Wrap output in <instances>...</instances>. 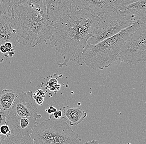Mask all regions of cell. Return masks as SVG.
<instances>
[{
    "label": "cell",
    "mask_w": 146,
    "mask_h": 144,
    "mask_svg": "<svg viewBox=\"0 0 146 144\" xmlns=\"http://www.w3.org/2000/svg\"><path fill=\"white\" fill-rule=\"evenodd\" d=\"M144 23H146V20L138 21L96 44H87L82 54L83 64L96 70L107 68L114 62H119V54L125 42Z\"/></svg>",
    "instance_id": "3957f363"
},
{
    "label": "cell",
    "mask_w": 146,
    "mask_h": 144,
    "mask_svg": "<svg viewBox=\"0 0 146 144\" xmlns=\"http://www.w3.org/2000/svg\"><path fill=\"white\" fill-rule=\"evenodd\" d=\"M48 88L50 90L56 93L61 88V85L58 82L57 79L54 78L50 79L48 82Z\"/></svg>",
    "instance_id": "ac0fdd59"
},
{
    "label": "cell",
    "mask_w": 146,
    "mask_h": 144,
    "mask_svg": "<svg viewBox=\"0 0 146 144\" xmlns=\"http://www.w3.org/2000/svg\"><path fill=\"white\" fill-rule=\"evenodd\" d=\"M64 115L69 122L71 126H76L84 121L87 113L82 108L66 105L63 108Z\"/></svg>",
    "instance_id": "5bb4252c"
},
{
    "label": "cell",
    "mask_w": 146,
    "mask_h": 144,
    "mask_svg": "<svg viewBox=\"0 0 146 144\" xmlns=\"http://www.w3.org/2000/svg\"><path fill=\"white\" fill-rule=\"evenodd\" d=\"M4 56L0 52V63H2L4 60Z\"/></svg>",
    "instance_id": "f1b7e54d"
},
{
    "label": "cell",
    "mask_w": 146,
    "mask_h": 144,
    "mask_svg": "<svg viewBox=\"0 0 146 144\" xmlns=\"http://www.w3.org/2000/svg\"><path fill=\"white\" fill-rule=\"evenodd\" d=\"M6 122V111L0 107V126L5 124Z\"/></svg>",
    "instance_id": "44dd1931"
},
{
    "label": "cell",
    "mask_w": 146,
    "mask_h": 144,
    "mask_svg": "<svg viewBox=\"0 0 146 144\" xmlns=\"http://www.w3.org/2000/svg\"><path fill=\"white\" fill-rule=\"evenodd\" d=\"M34 144H80L82 140L68 125L67 119H55L52 114L36 124L30 135Z\"/></svg>",
    "instance_id": "277c9868"
},
{
    "label": "cell",
    "mask_w": 146,
    "mask_h": 144,
    "mask_svg": "<svg viewBox=\"0 0 146 144\" xmlns=\"http://www.w3.org/2000/svg\"><path fill=\"white\" fill-rule=\"evenodd\" d=\"M36 119L21 117L11 110L6 111V124L10 127L12 135L17 136H30L36 124Z\"/></svg>",
    "instance_id": "ba28073f"
},
{
    "label": "cell",
    "mask_w": 146,
    "mask_h": 144,
    "mask_svg": "<svg viewBox=\"0 0 146 144\" xmlns=\"http://www.w3.org/2000/svg\"><path fill=\"white\" fill-rule=\"evenodd\" d=\"M137 0H111L114 9L117 11H122L129 4L136 1Z\"/></svg>",
    "instance_id": "e0dca14e"
},
{
    "label": "cell",
    "mask_w": 146,
    "mask_h": 144,
    "mask_svg": "<svg viewBox=\"0 0 146 144\" xmlns=\"http://www.w3.org/2000/svg\"><path fill=\"white\" fill-rule=\"evenodd\" d=\"M74 0H45L46 14L53 23L59 21L71 9Z\"/></svg>",
    "instance_id": "8fae6325"
},
{
    "label": "cell",
    "mask_w": 146,
    "mask_h": 144,
    "mask_svg": "<svg viewBox=\"0 0 146 144\" xmlns=\"http://www.w3.org/2000/svg\"><path fill=\"white\" fill-rule=\"evenodd\" d=\"M83 144H100L98 143V141L97 140H91V141H87V142H85Z\"/></svg>",
    "instance_id": "4316f807"
},
{
    "label": "cell",
    "mask_w": 146,
    "mask_h": 144,
    "mask_svg": "<svg viewBox=\"0 0 146 144\" xmlns=\"http://www.w3.org/2000/svg\"><path fill=\"white\" fill-rule=\"evenodd\" d=\"M56 111H57L56 108H54L52 105L49 106V108L45 110L50 115L52 114L53 113L55 112Z\"/></svg>",
    "instance_id": "484cf974"
},
{
    "label": "cell",
    "mask_w": 146,
    "mask_h": 144,
    "mask_svg": "<svg viewBox=\"0 0 146 144\" xmlns=\"http://www.w3.org/2000/svg\"><path fill=\"white\" fill-rule=\"evenodd\" d=\"M53 116L55 119H59L62 116V109H60L59 111H56L55 112L52 114Z\"/></svg>",
    "instance_id": "cb8c5ba5"
},
{
    "label": "cell",
    "mask_w": 146,
    "mask_h": 144,
    "mask_svg": "<svg viewBox=\"0 0 146 144\" xmlns=\"http://www.w3.org/2000/svg\"><path fill=\"white\" fill-rule=\"evenodd\" d=\"M119 62L132 65L146 60V23H143L125 42L119 54Z\"/></svg>",
    "instance_id": "8992f818"
},
{
    "label": "cell",
    "mask_w": 146,
    "mask_h": 144,
    "mask_svg": "<svg viewBox=\"0 0 146 144\" xmlns=\"http://www.w3.org/2000/svg\"><path fill=\"white\" fill-rule=\"evenodd\" d=\"M11 19L21 44L34 48L50 40L53 23L35 9L26 5H16Z\"/></svg>",
    "instance_id": "7a4b0ae2"
},
{
    "label": "cell",
    "mask_w": 146,
    "mask_h": 144,
    "mask_svg": "<svg viewBox=\"0 0 146 144\" xmlns=\"http://www.w3.org/2000/svg\"><path fill=\"white\" fill-rule=\"evenodd\" d=\"M17 94L12 89H4L0 91V107L5 111L11 108Z\"/></svg>",
    "instance_id": "9a60e30c"
},
{
    "label": "cell",
    "mask_w": 146,
    "mask_h": 144,
    "mask_svg": "<svg viewBox=\"0 0 146 144\" xmlns=\"http://www.w3.org/2000/svg\"><path fill=\"white\" fill-rule=\"evenodd\" d=\"M0 134L6 137H9L12 135L10 127L6 124L0 126Z\"/></svg>",
    "instance_id": "d6986e66"
},
{
    "label": "cell",
    "mask_w": 146,
    "mask_h": 144,
    "mask_svg": "<svg viewBox=\"0 0 146 144\" xmlns=\"http://www.w3.org/2000/svg\"><path fill=\"white\" fill-rule=\"evenodd\" d=\"M18 5L29 6L47 16L45 0H0V14L11 18L14 7Z\"/></svg>",
    "instance_id": "30bf717a"
},
{
    "label": "cell",
    "mask_w": 146,
    "mask_h": 144,
    "mask_svg": "<svg viewBox=\"0 0 146 144\" xmlns=\"http://www.w3.org/2000/svg\"><path fill=\"white\" fill-rule=\"evenodd\" d=\"M33 95H38L44 98L46 96L45 92L42 89H38L34 93Z\"/></svg>",
    "instance_id": "d4e9b609"
},
{
    "label": "cell",
    "mask_w": 146,
    "mask_h": 144,
    "mask_svg": "<svg viewBox=\"0 0 146 144\" xmlns=\"http://www.w3.org/2000/svg\"><path fill=\"white\" fill-rule=\"evenodd\" d=\"M72 6L75 10H88L94 17L116 10L111 0H74Z\"/></svg>",
    "instance_id": "9c48e42d"
},
{
    "label": "cell",
    "mask_w": 146,
    "mask_h": 144,
    "mask_svg": "<svg viewBox=\"0 0 146 144\" xmlns=\"http://www.w3.org/2000/svg\"><path fill=\"white\" fill-rule=\"evenodd\" d=\"M6 138L4 136L0 134V144H2L3 142L4 141V139Z\"/></svg>",
    "instance_id": "83f0119b"
},
{
    "label": "cell",
    "mask_w": 146,
    "mask_h": 144,
    "mask_svg": "<svg viewBox=\"0 0 146 144\" xmlns=\"http://www.w3.org/2000/svg\"><path fill=\"white\" fill-rule=\"evenodd\" d=\"M33 95L32 90L21 92L17 94L10 110L20 117L40 119L42 115L37 113L38 109Z\"/></svg>",
    "instance_id": "52a82bcc"
},
{
    "label": "cell",
    "mask_w": 146,
    "mask_h": 144,
    "mask_svg": "<svg viewBox=\"0 0 146 144\" xmlns=\"http://www.w3.org/2000/svg\"><path fill=\"white\" fill-rule=\"evenodd\" d=\"M133 24L116 10L102 14L98 16L87 44H96L113 36Z\"/></svg>",
    "instance_id": "5b68a950"
},
{
    "label": "cell",
    "mask_w": 146,
    "mask_h": 144,
    "mask_svg": "<svg viewBox=\"0 0 146 144\" xmlns=\"http://www.w3.org/2000/svg\"><path fill=\"white\" fill-rule=\"evenodd\" d=\"M7 42L11 43L14 47L17 45V32L12 25L11 18L0 14V45Z\"/></svg>",
    "instance_id": "7c38bea8"
},
{
    "label": "cell",
    "mask_w": 146,
    "mask_h": 144,
    "mask_svg": "<svg viewBox=\"0 0 146 144\" xmlns=\"http://www.w3.org/2000/svg\"><path fill=\"white\" fill-rule=\"evenodd\" d=\"M119 12L133 23L146 20V0H137Z\"/></svg>",
    "instance_id": "4fadbf2b"
},
{
    "label": "cell",
    "mask_w": 146,
    "mask_h": 144,
    "mask_svg": "<svg viewBox=\"0 0 146 144\" xmlns=\"http://www.w3.org/2000/svg\"><path fill=\"white\" fill-rule=\"evenodd\" d=\"M2 144H34L30 136H17L11 135L6 137Z\"/></svg>",
    "instance_id": "2e32d148"
},
{
    "label": "cell",
    "mask_w": 146,
    "mask_h": 144,
    "mask_svg": "<svg viewBox=\"0 0 146 144\" xmlns=\"http://www.w3.org/2000/svg\"><path fill=\"white\" fill-rule=\"evenodd\" d=\"M0 52L1 54H3L4 57L6 58L9 57V54L7 51V49L5 47L4 44L0 45Z\"/></svg>",
    "instance_id": "603a6c76"
},
{
    "label": "cell",
    "mask_w": 146,
    "mask_h": 144,
    "mask_svg": "<svg viewBox=\"0 0 146 144\" xmlns=\"http://www.w3.org/2000/svg\"><path fill=\"white\" fill-rule=\"evenodd\" d=\"M8 54H9V57H13L14 55L15 54V50L14 49L13 45L10 42H7L4 44Z\"/></svg>",
    "instance_id": "ffe728a7"
},
{
    "label": "cell",
    "mask_w": 146,
    "mask_h": 144,
    "mask_svg": "<svg viewBox=\"0 0 146 144\" xmlns=\"http://www.w3.org/2000/svg\"><path fill=\"white\" fill-rule=\"evenodd\" d=\"M98 17L87 10H75L72 6L64 16L53 23L49 44L64 59L63 63L58 64L59 68L67 66L69 62L83 65L82 54Z\"/></svg>",
    "instance_id": "6da1fadb"
},
{
    "label": "cell",
    "mask_w": 146,
    "mask_h": 144,
    "mask_svg": "<svg viewBox=\"0 0 146 144\" xmlns=\"http://www.w3.org/2000/svg\"><path fill=\"white\" fill-rule=\"evenodd\" d=\"M33 98L34 99L36 104H38L40 106L42 105L44 102L43 98L41 96L36 95H33Z\"/></svg>",
    "instance_id": "7402d4cb"
}]
</instances>
